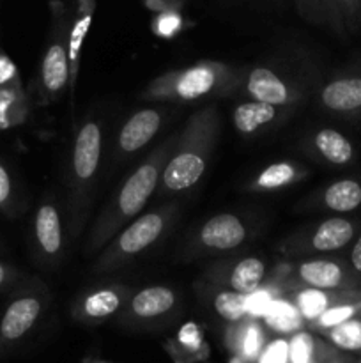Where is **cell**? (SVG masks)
I'll return each mask as SVG.
<instances>
[{
    "instance_id": "obj_25",
    "label": "cell",
    "mask_w": 361,
    "mask_h": 363,
    "mask_svg": "<svg viewBox=\"0 0 361 363\" xmlns=\"http://www.w3.org/2000/svg\"><path fill=\"white\" fill-rule=\"evenodd\" d=\"M297 177H299V167L292 165V163L280 162L265 167V169L258 174L257 179L253 181L251 186H253L255 190H276V188H282L294 183Z\"/></svg>"
},
{
    "instance_id": "obj_31",
    "label": "cell",
    "mask_w": 361,
    "mask_h": 363,
    "mask_svg": "<svg viewBox=\"0 0 361 363\" xmlns=\"http://www.w3.org/2000/svg\"><path fill=\"white\" fill-rule=\"evenodd\" d=\"M275 301L273 291L269 289H257L255 293L248 294L246 296V312L253 319L264 318L265 312L269 311L271 303Z\"/></svg>"
},
{
    "instance_id": "obj_40",
    "label": "cell",
    "mask_w": 361,
    "mask_h": 363,
    "mask_svg": "<svg viewBox=\"0 0 361 363\" xmlns=\"http://www.w3.org/2000/svg\"><path fill=\"white\" fill-rule=\"evenodd\" d=\"M357 363H361V354H360V357H357Z\"/></svg>"
},
{
    "instance_id": "obj_21",
    "label": "cell",
    "mask_w": 361,
    "mask_h": 363,
    "mask_svg": "<svg viewBox=\"0 0 361 363\" xmlns=\"http://www.w3.org/2000/svg\"><path fill=\"white\" fill-rule=\"evenodd\" d=\"M278 106L265 105V103L250 101L241 103L236 110H234V126L241 133H255L260 128L268 126L273 121L278 117Z\"/></svg>"
},
{
    "instance_id": "obj_29",
    "label": "cell",
    "mask_w": 361,
    "mask_h": 363,
    "mask_svg": "<svg viewBox=\"0 0 361 363\" xmlns=\"http://www.w3.org/2000/svg\"><path fill=\"white\" fill-rule=\"evenodd\" d=\"M297 9L304 20L311 23L328 25L333 30H336L333 0H297Z\"/></svg>"
},
{
    "instance_id": "obj_2",
    "label": "cell",
    "mask_w": 361,
    "mask_h": 363,
    "mask_svg": "<svg viewBox=\"0 0 361 363\" xmlns=\"http://www.w3.org/2000/svg\"><path fill=\"white\" fill-rule=\"evenodd\" d=\"M219 119L214 106L193 113L176 138L170 158L163 169L161 194H183L191 190L204 176L218 137Z\"/></svg>"
},
{
    "instance_id": "obj_23",
    "label": "cell",
    "mask_w": 361,
    "mask_h": 363,
    "mask_svg": "<svg viewBox=\"0 0 361 363\" xmlns=\"http://www.w3.org/2000/svg\"><path fill=\"white\" fill-rule=\"evenodd\" d=\"M262 319L265 321L268 328H271L276 333H283V335L299 332L304 321L299 312H297L296 305L282 300V298H275V301H273L271 307H269V311L265 312Z\"/></svg>"
},
{
    "instance_id": "obj_34",
    "label": "cell",
    "mask_w": 361,
    "mask_h": 363,
    "mask_svg": "<svg viewBox=\"0 0 361 363\" xmlns=\"http://www.w3.org/2000/svg\"><path fill=\"white\" fill-rule=\"evenodd\" d=\"M347 262H349L350 269L356 275V279L361 282V234L354 240V243L350 245L349 257H347Z\"/></svg>"
},
{
    "instance_id": "obj_32",
    "label": "cell",
    "mask_w": 361,
    "mask_h": 363,
    "mask_svg": "<svg viewBox=\"0 0 361 363\" xmlns=\"http://www.w3.org/2000/svg\"><path fill=\"white\" fill-rule=\"evenodd\" d=\"M257 363H290L289 340L276 339L273 342L265 344Z\"/></svg>"
},
{
    "instance_id": "obj_14",
    "label": "cell",
    "mask_w": 361,
    "mask_h": 363,
    "mask_svg": "<svg viewBox=\"0 0 361 363\" xmlns=\"http://www.w3.org/2000/svg\"><path fill=\"white\" fill-rule=\"evenodd\" d=\"M161 123L163 117L158 110H138L124 123L122 130H120L119 140H117L119 151L124 155L140 151L144 145H147L156 137V133L161 128Z\"/></svg>"
},
{
    "instance_id": "obj_37",
    "label": "cell",
    "mask_w": 361,
    "mask_h": 363,
    "mask_svg": "<svg viewBox=\"0 0 361 363\" xmlns=\"http://www.w3.org/2000/svg\"><path fill=\"white\" fill-rule=\"evenodd\" d=\"M11 74H13V66H11V62L6 57H0V84L6 82Z\"/></svg>"
},
{
    "instance_id": "obj_1",
    "label": "cell",
    "mask_w": 361,
    "mask_h": 363,
    "mask_svg": "<svg viewBox=\"0 0 361 363\" xmlns=\"http://www.w3.org/2000/svg\"><path fill=\"white\" fill-rule=\"evenodd\" d=\"M173 145H176V138H168L166 142H163L124 181L122 186L117 190L113 201L106 206L103 215L99 216L91 241H88V250L98 252L103 245L113 240L115 233H119L120 227L126 225L127 220L137 216L144 209V206L147 204L161 181L163 169L168 162Z\"/></svg>"
},
{
    "instance_id": "obj_7",
    "label": "cell",
    "mask_w": 361,
    "mask_h": 363,
    "mask_svg": "<svg viewBox=\"0 0 361 363\" xmlns=\"http://www.w3.org/2000/svg\"><path fill=\"white\" fill-rule=\"evenodd\" d=\"M297 275L301 282L311 289H361V282L353 273L347 259H310L297 266Z\"/></svg>"
},
{
    "instance_id": "obj_17",
    "label": "cell",
    "mask_w": 361,
    "mask_h": 363,
    "mask_svg": "<svg viewBox=\"0 0 361 363\" xmlns=\"http://www.w3.org/2000/svg\"><path fill=\"white\" fill-rule=\"evenodd\" d=\"M319 206L336 216H347L361 209V177L333 181L319 195Z\"/></svg>"
},
{
    "instance_id": "obj_38",
    "label": "cell",
    "mask_w": 361,
    "mask_h": 363,
    "mask_svg": "<svg viewBox=\"0 0 361 363\" xmlns=\"http://www.w3.org/2000/svg\"><path fill=\"white\" fill-rule=\"evenodd\" d=\"M324 363H357V358H353L349 357V354H343V353H335Z\"/></svg>"
},
{
    "instance_id": "obj_9",
    "label": "cell",
    "mask_w": 361,
    "mask_h": 363,
    "mask_svg": "<svg viewBox=\"0 0 361 363\" xmlns=\"http://www.w3.org/2000/svg\"><path fill=\"white\" fill-rule=\"evenodd\" d=\"M42 312V300L38 294H21L14 298L0 319V351L23 339Z\"/></svg>"
},
{
    "instance_id": "obj_35",
    "label": "cell",
    "mask_w": 361,
    "mask_h": 363,
    "mask_svg": "<svg viewBox=\"0 0 361 363\" xmlns=\"http://www.w3.org/2000/svg\"><path fill=\"white\" fill-rule=\"evenodd\" d=\"M179 27V18L172 13H166L163 16H159L158 23H156V28L161 35H170L176 28Z\"/></svg>"
},
{
    "instance_id": "obj_19",
    "label": "cell",
    "mask_w": 361,
    "mask_h": 363,
    "mask_svg": "<svg viewBox=\"0 0 361 363\" xmlns=\"http://www.w3.org/2000/svg\"><path fill=\"white\" fill-rule=\"evenodd\" d=\"M229 337V346L234 351V357H239L246 363H257L258 357L265 347L264 330L257 321H241L237 323Z\"/></svg>"
},
{
    "instance_id": "obj_4",
    "label": "cell",
    "mask_w": 361,
    "mask_h": 363,
    "mask_svg": "<svg viewBox=\"0 0 361 363\" xmlns=\"http://www.w3.org/2000/svg\"><path fill=\"white\" fill-rule=\"evenodd\" d=\"M101 128L94 121H88L78 130L71 155V174L69 188L73 197V222L74 229L84 222L85 206H87L88 194L94 184L98 174L99 162H101Z\"/></svg>"
},
{
    "instance_id": "obj_33",
    "label": "cell",
    "mask_w": 361,
    "mask_h": 363,
    "mask_svg": "<svg viewBox=\"0 0 361 363\" xmlns=\"http://www.w3.org/2000/svg\"><path fill=\"white\" fill-rule=\"evenodd\" d=\"M14 201H16L14 181L11 177L7 167L0 162V209L6 213H11V209L14 208Z\"/></svg>"
},
{
    "instance_id": "obj_12",
    "label": "cell",
    "mask_w": 361,
    "mask_h": 363,
    "mask_svg": "<svg viewBox=\"0 0 361 363\" xmlns=\"http://www.w3.org/2000/svg\"><path fill=\"white\" fill-rule=\"evenodd\" d=\"M246 91L253 101L278 106V108L299 99V92L296 89L290 87L275 71L264 66H257L250 71L246 78Z\"/></svg>"
},
{
    "instance_id": "obj_5",
    "label": "cell",
    "mask_w": 361,
    "mask_h": 363,
    "mask_svg": "<svg viewBox=\"0 0 361 363\" xmlns=\"http://www.w3.org/2000/svg\"><path fill=\"white\" fill-rule=\"evenodd\" d=\"M172 209L165 208L159 211L145 213L130 223L119 236L113 238L110 247L101 254L99 261L96 262V272H110L120 266L122 262L137 257L138 254L151 248L159 238L165 234L170 223Z\"/></svg>"
},
{
    "instance_id": "obj_15",
    "label": "cell",
    "mask_w": 361,
    "mask_h": 363,
    "mask_svg": "<svg viewBox=\"0 0 361 363\" xmlns=\"http://www.w3.org/2000/svg\"><path fill=\"white\" fill-rule=\"evenodd\" d=\"M124 287H101L85 294L74 307V318L81 323H98L110 318L126 300Z\"/></svg>"
},
{
    "instance_id": "obj_20",
    "label": "cell",
    "mask_w": 361,
    "mask_h": 363,
    "mask_svg": "<svg viewBox=\"0 0 361 363\" xmlns=\"http://www.w3.org/2000/svg\"><path fill=\"white\" fill-rule=\"evenodd\" d=\"M94 7H96L94 0H78V18L74 20L71 30L67 32V55H69V69H71L69 84L71 85L74 84L81 45H84V39L85 35H87L88 27H91Z\"/></svg>"
},
{
    "instance_id": "obj_3",
    "label": "cell",
    "mask_w": 361,
    "mask_h": 363,
    "mask_svg": "<svg viewBox=\"0 0 361 363\" xmlns=\"http://www.w3.org/2000/svg\"><path fill=\"white\" fill-rule=\"evenodd\" d=\"M236 85H239V74L232 67L218 62H200L156 78L149 84L145 98L195 101L205 96L229 94Z\"/></svg>"
},
{
    "instance_id": "obj_22",
    "label": "cell",
    "mask_w": 361,
    "mask_h": 363,
    "mask_svg": "<svg viewBox=\"0 0 361 363\" xmlns=\"http://www.w3.org/2000/svg\"><path fill=\"white\" fill-rule=\"evenodd\" d=\"M265 277V262L258 257H246L236 262L229 275V287L236 293L248 294L260 289V284Z\"/></svg>"
},
{
    "instance_id": "obj_16",
    "label": "cell",
    "mask_w": 361,
    "mask_h": 363,
    "mask_svg": "<svg viewBox=\"0 0 361 363\" xmlns=\"http://www.w3.org/2000/svg\"><path fill=\"white\" fill-rule=\"evenodd\" d=\"M34 238L39 252L46 259L59 257L64 243L62 222H60L59 209L52 202H45L35 213Z\"/></svg>"
},
{
    "instance_id": "obj_27",
    "label": "cell",
    "mask_w": 361,
    "mask_h": 363,
    "mask_svg": "<svg viewBox=\"0 0 361 363\" xmlns=\"http://www.w3.org/2000/svg\"><path fill=\"white\" fill-rule=\"evenodd\" d=\"M336 32L354 34L361 28V0H333Z\"/></svg>"
},
{
    "instance_id": "obj_6",
    "label": "cell",
    "mask_w": 361,
    "mask_h": 363,
    "mask_svg": "<svg viewBox=\"0 0 361 363\" xmlns=\"http://www.w3.org/2000/svg\"><path fill=\"white\" fill-rule=\"evenodd\" d=\"M319 103L331 116L361 123V64L331 78L319 92Z\"/></svg>"
},
{
    "instance_id": "obj_11",
    "label": "cell",
    "mask_w": 361,
    "mask_h": 363,
    "mask_svg": "<svg viewBox=\"0 0 361 363\" xmlns=\"http://www.w3.org/2000/svg\"><path fill=\"white\" fill-rule=\"evenodd\" d=\"M246 227L236 215L219 213L200 227L197 241L207 250L229 252L241 247L246 241Z\"/></svg>"
},
{
    "instance_id": "obj_36",
    "label": "cell",
    "mask_w": 361,
    "mask_h": 363,
    "mask_svg": "<svg viewBox=\"0 0 361 363\" xmlns=\"http://www.w3.org/2000/svg\"><path fill=\"white\" fill-rule=\"evenodd\" d=\"M13 279H14V269L11 268V266L0 262V291H2L6 286H9V284L13 282Z\"/></svg>"
},
{
    "instance_id": "obj_10",
    "label": "cell",
    "mask_w": 361,
    "mask_h": 363,
    "mask_svg": "<svg viewBox=\"0 0 361 363\" xmlns=\"http://www.w3.org/2000/svg\"><path fill=\"white\" fill-rule=\"evenodd\" d=\"M69 55H67V41L64 34V25L59 23L53 32L52 43L46 48L41 62V87L48 98L55 99L59 92L69 84Z\"/></svg>"
},
{
    "instance_id": "obj_28",
    "label": "cell",
    "mask_w": 361,
    "mask_h": 363,
    "mask_svg": "<svg viewBox=\"0 0 361 363\" xmlns=\"http://www.w3.org/2000/svg\"><path fill=\"white\" fill-rule=\"evenodd\" d=\"M361 312V298H354V300L342 301V303H336L333 307H329L317 321L314 323L315 328L321 330L322 333L328 332V330L335 328V326L342 325V323L349 321L350 318L357 315Z\"/></svg>"
},
{
    "instance_id": "obj_13",
    "label": "cell",
    "mask_w": 361,
    "mask_h": 363,
    "mask_svg": "<svg viewBox=\"0 0 361 363\" xmlns=\"http://www.w3.org/2000/svg\"><path fill=\"white\" fill-rule=\"evenodd\" d=\"M311 149L329 167H349L357 160V147L335 128H322L311 138Z\"/></svg>"
},
{
    "instance_id": "obj_24",
    "label": "cell",
    "mask_w": 361,
    "mask_h": 363,
    "mask_svg": "<svg viewBox=\"0 0 361 363\" xmlns=\"http://www.w3.org/2000/svg\"><path fill=\"white\" fill-rule=\"evenodd\" d=\"M328 342L345 354H361V312L349 321L324 332Z\"/></svg>"
},
{
    "instance_id": "obj_8",
    "label": "cell",
    "mask_w": 361,
    "mask_h": 363,
    "mask_svg": "<svg viewBox=\"0 0 361 363\" xmlns=\"http://www.w3.org/2000/svg\"><path fill=\"white\" fill-rule=\"evenodd\" d=\"M361 234V220L353 216H331L310 230L306 240H303V248L317 254L343 250L354 243Z\"/></svg>"
},
{
    "instance_id": "obj_39",
    "label": "cell",
    "mask_w": 361,
    "mask_h": 363,
    "mask_svg": "<svg viewBox=\"0 0 361 363\" xmlns=\"http://www.w3.org/2000/svg\"><path fill=\"white\" fill-rule=\"evenodd\" d=\"M229 363H246L244 360H241L239 357H232V360H230Z\"/></svg>"
},
{
    "instance_id": "obj_26",
    "label": "cell",
    "mask_w": 361,
    "mask_h": 363,
    "mask_svg": "<svg viewBox=\"0 0 361 363\" xmlns=\"http://www.w3.org/2000/svg\"><path fill=\"white\" fill-rule=\"evenodd\" d=\"M212 305H214L216 314L229 323H241L248 315L246 296L232 289L219 291L214 296Z\"/></svg>"
},
{
    "instance_id": "obj_18",
    "label": "cell",
    "mask_w": 361,
    "mask_h": 363,
    "mask_svg": "<svg viewBox=\"0 0 361 363\" xmlns=\"http://www.w3.org/2000/svg\"><path fill=\"white\" fill-rule=\"evenodd\" d=\"M176 303L177 296L172 289L163 286H152L138 291L131 298L130 311L137 319L151 321V319H158L161 315L168 314L176 307Z\"/></svg>"
},
{
    "instance_id": "obj_30",
    "label": "cell",
    "mask_w": 361,
    "mask_h": 363,
    "mask_svg": "<svg viewBox=\"0 0 361 363\" xmlns=\"http://www.w3.org/2000/svg\"><path fill=\"white\" fill-rule=\"evenodd\" d=\"M177 344L180 351H186L191 357H197L198 351L202 350V333L195 323H186L177 333Z\"/></svg>"
}]
</instances>
